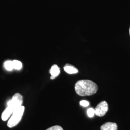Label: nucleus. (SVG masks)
Instances as JSON below:
<instances>
[{"mask_svg":"<svg viewBox=\"0 0 130 130\" xmlns=\"http://www.w3.org/2000/svg\"><path fill=\"white\" fill-rule=\"evenodd\" d=\"M75 90L79 96H91L98 92V86L90 80H79L75 85Z\"/></svg>","mask_w":130,"mask_h":130,"instance_id":"obj_1","label":"nucleus"},{"mask_svg":"<svg viewBox=\"0 0 130 130\" xmlns=\"http://www.w3.org/2000/svg\"><path fill=\"white\" fill-rule=\"evenodd\" d=\"M22 103V96L19 93L14 94L12 98L7 102V107L2 114V120L4 121H7L9 117L12 115L14 110L21 106Z\"/></svg>","mask_w":130,"mask_h":130,"instance_id":"obj_2","label":"nucleus"},{"mask_svg":"<svg viewBox=\"0 0 130 130\" xmlns=\"http://www.w3.org/2000/svg\"><path fill=\"white\" fill-rule=\"evenodd\" d=\"M24 110L25 107L22 106L15 109L7 122V126L9 128H13L17 125L22 118Z\"/></svg>","mask_w":130,"mask_h":130,"instance_id":"obj_3","label":"nucleus"},{"mask_svg":"<svg viewBox=\"0 0 130 130\" xmlns=\"http://www.w3.org/2000/svg\"><path fill=\"white\" fill-rule=\"evenodd\" d=\"M108 110V104L106 101H103L98 104L94 109L95 114L98 116L102 117L104 116Z\"/></svg>","mask_w":130,"mask_h":130,"instance_id":"obj_4","label":"nucleus"},{"mask_svg":"<svg viewBox=\"0 0 130 130\" xmlns=\"http://www.w3.org/2000/svg\"><path fill=\"white\" fill-rule=\"evenodd\" d=\"M118 126L116 123L111 122H107L100 127L101 130H117Z\"/></svg>","mask_w":130,"mask_h":130,"instance_id":"obj_5","label":"nucleus"},{"mask_svg":"<svg viewBox=\"0 0 130 130\" xmlns=\"http://www.w3.org/2000/svg\"><path fill=\"white\" fill-rule=\"evenodd\" d=\"M49 72L51 75L50 79H54L60 74V68L56 65H53L52 66Z\"/></svg>","mask_w":130,"mask_h":130,"instance_id":"obj_6","label":"nucleus"},{"mask_svg":"<svg viewBox=\"0 0 130 130\" xmlns=\"http://www.w3.org/2000/svg\"><path fill=\"white\" fill-rule=\"evenodd\" d=\"M64 69L67 73L70 74H76L79 72V70L76 67L69 64H67L65 65L64 67Z\"/></svg>","mask_w":130,"mask_h":130,"instance_id":"obj_7","label":"nucleus"},{"mask_svg":"<svg viewBox=\"0 0 130 130\" xmlns=\"http://www.w3.org/2000/svg\"><path fill=\"white\" fill-rule=\"evenodd\" d=\"M5 69L8 71H11L14 69V66L13 64V61H6L4 63Z\"/></svg>","mask_w":130,"mask_h":130,"instance_id":"obj_8","label":"nucleus"},{"mask_svg":"<svg viewBox=\"0 0 130 130\" xmlns=\"http://www.w3.org/2000/svg\"><path fill=\"white\" fill-rule=\"evenodd\" d=\"M13 64L14 66V69L17 70H20L22 67V64L21 62L19 61L15 60L13 61Z\"/></svg>","mask_w":130,"mask_h":130,"instance_id":"obj_9","label":"nucleus"},{"mask_svg":"<svg viewBox=\"0 0 130 130\" xmlns=\"http://www.w3.org/2000/svg\"><path fill=\"white\" fill-rule=\"evenodd\" d=\"M87 115L90 118H92L95 115L94 109L93 108H90L87 110Z\"/></svg>","mask_w":130,"mask_h":130,"instance_id":"obj_10","label":"nucleus"},{"mask_svg":"<svg viewBox=\"0 0 130 130\" xmlns=\"http://www.w3.org/2000/svg\"><path fill=\"white\" fill-rule=\"evenodd\" d=\"M46 130H63V129L60 126L56 125L52 126Z\"/></svg>","mask_w":130,"mask_h":130,"instance_id":"obj_11","label":"nucleus"},{"mask_svg":"<svg viewBox=\"0 0 130 130\" xmlns=\"http://www.w3.org/2000/svg\"><path fill=\"white\" fill-rule=\"evenodd\" d=\"M89 102L86 100H82L80 102V105L84 107H87L89 105Z\"/></svg>","mask_w":130,"mask_h":130,"instance_id":"obj_12","label":"nucleus"},{"mask_svg":"<svg viewBox=\"0 0 130 130\" xmlns=\"http://www.w3.org/2000/svg\"><path fill=\"white\" fill-rule=\"evenodd\" d=\"M129 33H130V29H129Z\"/></svg>","mask_w":130,"mask_h":130,"instance_id":"obj_13","label":"nucleus"}]
</instances>
